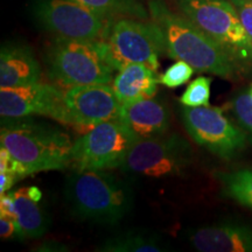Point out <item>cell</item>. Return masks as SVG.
Instances as JSON below:
<instances>
[{"instance_id": "cell-30", "label": "cell", "mask_w": 252, "mask_h": 252, "mask_svg": "<svg viewBox=\"0 0 252 252\" xmlns=\"http://www.w3.org/2000/svg\"><path fill=\"white\" fill-rule=\"evenodd\" d=\"M28 194H30V196L33 198V200L37 201V202H40V201L42 200V191H41L37 187H35V186L28 187Z\"/></svg>"}, {"instance_id": "cell-3", "label": "cell", "mask_w": 252, "mask_h": 252, "mask_svg": "<svg viewBox=\"0 0 252 252\" xmlns=\"http://www.w3.org/2000/svg\"><path fill=\"white\" fill-rule=\"evenodd\" d=\"M0 143L30 175L46 171H61L71 163L74 141L62 128L27 118L2 122Z\"/></svg>"}, {"instance_id": "cell-14", "label": "cell", "mask_w": 252, "mask_h": 252, "mask_svg": "<svg viewBox=\"0 0 252 252\" xmlns=\"http://www.w3.org/2000/svg\"><path fill=\"white\" fill-rule=\"evenodd\" d=\"M188 239L201 252H252V225L224 220L195 230Z\"/></svg>"}, {"instance_id": "cell-26", "label": "cell", "mask_w": 252, "mask_h": 252, "mask_svg": "<svg viewBox=\"0 0 252 252\" xmlns=\"http://www.w3.org/2000/svg\"><path fill=\"white\" fill-rule=\"evenodd\" d=\"M0 237L2 239L19 238V228L17 220L8 217L0 216Z\"/></svg>"}, {"instance_id": "cell-5", "label": "cell", "mask_w": 252, "mask_h": 252, "mask_svg": "<svg viewBox=\"0 0 252 252\" xmlns=\"http://www.w3.org/2000/svg\"><path fill=\"white\" fill-rule=\"evenodd\" d=\"M193 154L190 144L180 134H162L137 141L119 168L133 178H174L191 166Z\"/></svg>"}, {"instance_id": "cell-15", "label": "cell", "mask_w": 252, "mask_h": 252, "mask_svg": "<svg viewBox=\"0 0 252 252\" xmlns=\"http://www.w3.org/2000/svg\"><path fill=\"white\" fill-rule=\"evenodd\" d=\"M41 67L31 47L6 43L0 52V89L17 88L40 81Z\"/></svg>"}, {"instance_id": "cell-16", "label": "cell", "mask_w": 252, "mask_h": 252, "mask_svg": "<svg viewBox=\"0 0 252 252\" xmlns=\"http://www.w3.org/2000/svg\"><path fill=\"white\" fill-rule=\"evenodd\" d=\"M159 78L156 71L140 63L126 65L113 77L112 89L122 104L151 98L158 93Z\"/></svg>"}, {"instance_id": "cell-2", "label": "cell", "mask_w": 252, "mask_h": 252, "mask_svg": "<svg viewBox=\"0 0 252 252\" xmlns=\"http://www.w3.org/2000/svg\"><path fill=\"white\" fill-rule=\"evenodd\" d=\"M64 197L78 219L116 224L131 212L133 190L126 181L104 171H74L64 182Z\"/></svg>"}, {"instance_id": "cell-12", "label": "cell", "mask_w": 252, "mask_h": 252, "mask_svg": "<svg viewBox=\"0 0 252 252\" xmlns=\"http://www.w3.org/2000/svg\"><path fill=\"white\" fill-rule=\"evenodd\" d=\"M70 125L94 127L100 123L118 119L122 103L109 84H87L64 90Z\"/></svg>"}, {"instance_id": "cell-18", "label": "cell", "mask_w": 252, "mask_h": 252, "mask_svg": "<svg viewBox=\"0 0 252 252\" xmlns=\"http://www.w3.org/2000/svg\"><path fill=\"white\" fill-rule=\"evenodd\" d=\"M168 244L161 236L146 230H130L111 236L97 248L100 252H165Z\"/></svg>"}, {"instance_id": "cell-25", "label": "cell", "mask_w": 252, "mask_h": 252, "mask_svg": "<svg viewBox=\"0 0 252 252\" xmlns=\"http://www.w3.org/2000/svg\"><path fill=\"white\" fill-rule=\"evenodd\" d=\"M231 2L237 9L244 30L252 40V0H231Z\"/></svg>"}, {"instance_id": "cell-19", "label": "cell", "mask_w": 252, "mask_h": 252, "mask_svg": "<svg viewBox=\"0 0 252 252\" xmlns=\"http://www.w3.org/2000/svg\"><path fill=\"white\" fill-rule=\"evenodd\" d=\"M220 180L226 196L252 209V168L220 174Z\"/></svg>"}, {"instance_id": "cell-9", "label": "cell", "mask_w": 252, "mask_h": 252, "mask_svg": "<svg viewBox=\"0 0 252 252\" xmlns=\"http://www.w3.org/2000/svg\"><path fill=\"white\" fill-rule=\"evenodd\" d=\"M186 131L200 146L222 159H232L245 149L248 135L232 123L223 111L213 106L181 109Z\"/></svg>"}, {"instance_id": "cell-20", "label": "cell", "mask_w": 252, "mask_h": 252, "mask_svg": "<svg viewBox=\"0 0 252 252\" xmlns=\"http://www.w3.org/2000/svg\"><path fill=\"white\" fill-rule=\"evenodd\" d=\"M77 4L93 9L103 17L111 18L118 14L135 15L137 18H145L144 8L137 5L133 0H70Z\"/></svg>"}, {"instance_id": "cell-8", "label": "cell", "mask_w": 252, "mask_h": 252, "mask_svg": "<svg viewBox=\"0 0 252 252\" xmlns=\"http://www.w3.org/2000/svg\"><path fill=\"white\" fill-rule=\"evenodd\" d=\"M137 141L119 119L100 123L74 141L70 166L75 171L119 168Z\"/></svg>"}, {"instance_id": "cell-28", "label": "cell", "mask_w": 252, "mask_h": 252, "mask_svg": "<svg viewBox=\"0 0 252 252\" xmlns=\"http://www.w3.org/2000/svg\"><path fill=\"white\" fill-rule=\"evenodd\" d=\"M19 181L17 176L11 173L0 172V195L7 193L13 186Z\"/></svg>"}, {"instance_id": "cell-4", "label": "cell", "mask_w": 252, "mask_h": 252, "mask_svg": "<svg viewBox=\"0 0 252 252\" xmlns=\"http://www.w3.org/2000/svg\"><path fill=\"white\" fill-rule=\"evenodd\" d=\"M47 74L50 81L63 89L110 84L115 68L104 52L103 41H81L56 37L46 55Z\"/></svg>"}, {"instance_id": "cell-29", "label": "cell", "mask_w": 252, "mask_h": 252, "mask_svg": "<svg viewBox=\"0 0 252 252\" xmlns=\"http://www.w3.org/2000/svg\"><path fill=\"white\" fill-rule=\"evenodd\" d=\"M40 249H35V251H53V252H63L69 251V248L67 245L58 243V242H46V243L41 244Z\"/></svg>"}, {"instance_id": "cell-10", "label": "cell", "mask_w": 252, "mask_h": 252, "mask_svg": "<svg viewBox=\"0 0 252 252\" xmlns=\"http://www.w3.org/2000/svg\"><path fill=\"white\" fill-rule=\"evenodd\" d=\"M35 17L42 27L62 39L105 41L112 23L86 6L70 0H40Z\"/></svg>"}, {"instance_id": "cell-24", "label": "cell", "mask_w": 252, "mask_h": 252, "mask_svg": "<svg viewBox=\"0 0 252 252\" xmlns=\"http://www.w3.org/2000/svg\"><path fill=\"white\" fill-rule=\"evenodd\" d=\"M0 172L11 173L17 176L19 180L30 175L26 166L18 161L5 147H0Z\"/></svg>"}, {"instance_id": "cell-23", "label": "cell", "mask_w": 252, "mask_h": 252, "mask_svg": "<svg viewBox=\"0 0 252 252\" xmlns=\"http://www.w3.org/2000/svg\"><path fill=\"white\" fill-rule=\"evenodd\" d=\"M194 72L195 69L189 63L178 60V62L167 68V70L162 75H160L159 83L169 89H175V88L187 83Z\"/></svg>"}, {"instance_id": "cell-22", "label": "cell", "mask_w": 252, "mask_h": 252, "mask_svg": "<svg viewBox=\"0 0 252 252\" xmlns=\"http://www.w3.org/2000/svg\"><path fill=\"white\" fill-rule=\"evenodd\" d=\"M231 109L238 125L243 128L249 141L252 144V98L249 89H243L235 94Z\"/></svg>"}, {"instance_id": "cell-31", "label": "cell", "mask_w": 252, "mask_h": 252, "mask_svg": "<svg viewBox=\"0 0 252 252\" xmlns=\"http://www.w3.org/2000/svg\"><path fill=\"white\" fill-rule=\"evenodd\" d=\"M249 93H250V96H251V98H252V87L249 88Z\"/></svg>"}, {"instance_id": "cell-11", "label": "cell", "mask_w": 252, "mask_h": 252, "mask_svg": "<svg viewBox=\"0 0 252 252\" xmlns=\"http://www.w3.org/2000/svg\"><path fill=\"white\" fill-rule=\"evenodd\" d=\"M0 116L2 119L45 116L64 125H70L64 90L56 84L35 83L0 89Z\"/></svg>"}, {"instance_id": "cell-7", "label": "cell", "mask_w": 252, "mask_h": 252, "mask_svg": "<svg viewBox=\"0 0 252 252\" xmlns=\"http://www.w3.org/2000/svg\"><path fill=\"white\" fill-rule=\"evenodd\" d=\"M181 13L224 47L237 61L252 62V40L228 0H178Z\"/></svg>"}, {"instance_id": "cell-1", "label": "cell", "mask_w": 252, "mask_h": 252, "mask_svg": "<svg viewBox=\"0 0 252 252\" xmlns=\"http://www.w3.org/2000/svg\"><path fill=\"white\" fill-rule=\"evenodd\" d=\"M150 14L165 39L166 52L173 59L189 63L198 72L232 78L241 63L184 14L167 7L162 0H150Z\"/></svg>"}, {"instance_id": "cell-21", "label": "cell", "mask_w": 252, "mask_h": 252, "mask_svg": "<svg viewBox=\"0 0 252 252\" xmlns=\"http://www.w3.org/2000/svg\"><path fill=\"white\" fill-rule=\"evenodd\" d=\"M210 87L212 78L198 76L187 87L180 97V103L184 106L196 108V106H209Z\"/></svg>"}, {"instance_id": "cell-27", "label": "cell", "mask_w": 252, "mask_h": 252, "mask_svg": "<svg viewBox=\"0 0 252 252\" xmlns=\"http://www.w3.org/2000/svg\"><path fill=\"white\" fill-rule=\"evenodd\" d=\"M0 216L17 220L14 208V198L12 193H5L0 197Z\"/></svg>"}, {"instance_id": "cell-6", "label": "cell", "mask_w": 252, "mask_h": 252, "mask_svg": "<svg viewBox=\"0 0 252 252\" xmlns=\"http://www.w3.org/2000/svg\"><path fill=\"white\" fill-rule=\"evenodd\" d=\"M103 45L109 63L118 71L132 63H140L157 72L159 55L166 50L162 31L156 23L130 18L112 21Z\"/></svg>"}, {"instance_id": "cell-13", "label": "cell", "mask_w": 252, "mask_h": 252, "mask_svg": "<svg viewBox=\"0 0 252 252\" xmlns=\"http://www.w3.org/2000/svg\"><path fill=\"white\" fill-rule=\"evenodd\" d=\"M118 119L138 141L166 134L171 126L168 106L154 97L122 104Z\"/></svg>"}, {"instance_id": "cell-17", "label": "cell", "mask_w": 252, "mask_h": 252, "mask_svg": "<svg viewBox=\"0 0 252 252\" xmlns=\"http://www.w3.org/2000/svg\"><path fill=\"white\" fill-rule=\"evenodd\" d=\"M12 194L14 198L19 238H37L45 235L49 229L50 217L40 206V202L30 196L28 187L12 191Z\"/></svg>"}]
</instances>
